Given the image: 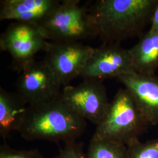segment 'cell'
<instances>
[{
  "label": "cell",
  "instance_id": "5",
  "mask_svg": "<svg viewBox=\"0 0 158 158\" xmlns=\"http://www.w3.org/2000/svg\"><path fill=\"white\" fill-rule=\"evenodd\" d=\"M48 43L38 25L15 21L1 34L0 49L11 55L12 68L19 73L37 53L45 51Z\"/></svg>",
  "mask_w": 158,
  "mask_h": 158
},
{
  "label": "cell",
  "instance_id": "7",
  "mask_svg": "<svg viewBox=\"0 0 158 158\" xmlns=\"http://www.w3.org/2000/svg\"><path fill=\"white\" fill-rule=\"evenodd\" d=\"M61 96L74 111L96 126L104 118L110 104L102 81L83 80L76 86L68 85Z\"/></svg>",
  "mask_w": 158,
  "mask_h": 158
},
{
  "label": "cell",
  "instance_id": "8",
  "mask_svg": "<svg viewBox=\"0 0 158 158\" xmlns=\"http://www.w3.org/2000/svg\"><path fill=\"white\" fill-rule=\"evenodd\" d=\"M94 48L81 42L48 43L45 60L63 86L80 77Z\"/></svg>",
  "mask_w": 158,
  "mask_h": 158
},
{
  "label": "cell",
  "instance_id": "4",
  "mask_svg": "<svg viewBox=\"0 0 158 158\" xmlns=\"http://www.w3.org/2000/svg\"><path fill=\"white\" fill-rule=\"evenodd\" d=\"M39 27L46 39L54 42H80L98 36L89 9L78 0L61 1Z\"/></svg>",
  "mask_w": 158,
  "mask_h": 158
},
{
  "label": "cell",
  "instance_id": "15",
  "mask_svg": "<svg viewBox=\"0 0 158 158\" xmlns=\"http://www.w3.org/2000/svg\"><path fill=\"white\" fill-rule=\"evenodd\" d=\"M127 148V158H158V139L143 143L138 140Z\"/></svg>",
  "mask_w": 158,
  "mask_h": 158
},
{
  "label": "cell",
  "instance_id": "1",
  "mask_svg": "<svg viewBox=\"0 0 158 158\" xmlns=\"http://www.w3.org/2000/svg\"><path fill=\"white\" fill-rule=\"evenodd\" d=\"M158 4V0H98L89 10L103 44H120L145 32Z\"/></svg>",
  "mask_w": 158,
  "mask_h": 158
},
{
  "label": "cell",
  "instance_id": "17",
  "mask_svg": "<svg viewBox=\"0 0 158 158\" xmlns=\"http://www.w3.org/2000/svg\"><path fill=\"white\" fill-rule=\"evenodd\" d=\"M83 146V142H77L76 141L64 143V147L54 158H85Z\"/></svg>",
  "mask_w": 158,
  "mask_h": 158
},
{
  "label": "cell",
  "instance_id": "9",
  "mask_svg": "<svg viewBox=\"0 0 158 158\" xmlns=\"http://www.w3.org/2000/svg\"><path fill=\"white\" fill-rule=\"evenodd\" d=\"M134 72L129 49L119 44H102L93 52L80 75L83 80L102 81Z\"/></svg>",
  "mask_w": 158,
  "mask_h": 158
},
{
  "label": "cell",
  "instance_id": "12",
  "mask_svg": "<svg viewBox=\"0 0 158 158\" xmlns=\"http://www.w3.org/2000/svg\"><path fill=\"white\" fill-rule=\"evenodd\" d=\"M29 105L18 93L0 87V135L6 139L13 131L19 132L23 124Z\"/></svg>",
  "mask_w": 158,
  "mask_h": 158
},
{
  "label": "cell",
  "instance_id": "18",
  "mask_svg": "<svg viewBox=\"0 0 158 158\" xmlns=\"http://www.w3.org/2000/svg\"><path fill=\"white\" fill-rule=\"evenodd\" d=\"M149 29L158 32V4L153 13Z\"/></svg>",
  "mask_w": 158,
  "mask_h": 158
},
{
  "label": "cell",
  "instance_id": "14",
  "mask_svg": "<svg viewBox=\"0 0 158 158\" xmlns=\"http://www.w3.org/2000/svg\"><path fill=\"white\" fill-rule=\"evenodd\" d=\"M85 158H127V148L115 142L92 137Z\"/></svg>",
  "mask_w": 158,
  "mask_h": 158
},
{
  "label": "cell",
  "instance_id": "13",
  "mask_svg": "<svg viewBox=\"0 0 158 158\" xmlns=\"http://www.w3.org/2000/svg\"><path fill=\"white\" fill-rule=\"evenodd\" d=\"M129 51L135 72L155 75L158 68V32L149 29Z\"/></svg>",
  "mask_w": 158,
  "mask_h": 158
},
{
  "label": "cell",
  "instance_id": "2",
  "mask_svg": "<svg viewBox=\"0 0 158 158\" xmlns=\"http://www.w3.org/2000/svg\"><path fill=\"white\" fill-rule=\"evenodd\" d=\"M86 120L63 101L61 94L47 102L29 106L19 133L25 140L60 142L76 141L84 133Z\"/></svg>",
  "mask_w": 158,
  "mask_h": 158
},
{
  "label": "cell",
  "instance_id": "6",
  "mask_svg": "<svg viewBox=\"0 0 158 158\" xmlns=\"http://www.w3.org/2000/svg\"><path fill=\"white\" fill-rule=\"evenodd\" d=\"M17 93L32 106L49 101L60 96L62 86L45 60L34 59L19 72Z\"/></svg>",
  "mask_w": 158,
  "mask_h": 158
},
{
  "label": "cell",
  "instance_id": "16",
  "mask_svg": "<svg viewBox=\"0 0 158 158\" xmlns=\"http://www.w3.org/2000/svg\"><path fill=\"white\" fill-rule=\"evenodd\" d=\"M0 158H45L36 149H15L6 142L0 146Z\"/></svg>",
  "mask_w": 158,
  "mask_h": 158
},
{
  "label": "cell",
  "instance_id": "11",
  "mask_svg": "<svg viewBox=\"0 0 158 158\" xmlns=\"http://www.w3.org/2000/svg\"><path fill=\"white\" fill-rule=\"evenodd\" d=\"M0 2V21L11 20L39 26L61 1L2 0Z\"/></svg>",
  "mask_w": 158,
  "mask_h": 158
},
{
  "label": "cell",
  "instance_id": "3",
  "mask_svg": "<svg viewBox=\"0 0 158 158\" xmlns=\"http://www.w3.org/2000/svg\"><path fill=\"white\" fill-rule=\"evenodd\" d=\"M148 125L130 91L121 89L110 102L104 118L96 126L93 137L127 147L139 140Z\"/></svg>",
  "mask_w": 158,
  "mask_h": 158
},
{
  "label": "cell",
  "instance_id": "10",
  "mask_svg": "<svg viewBox=\"0 0 158 158\" xmlns=\"http://www.w3.org/2000/svg\"><path fill=\"white\" fill-rule=\"evenodd\" d=\"M118 80L130 91L149 125H158V77L132 72Z\"/></svg>",
  "mask_w": 158,
  "mask_h": 158
}]
</instances>
